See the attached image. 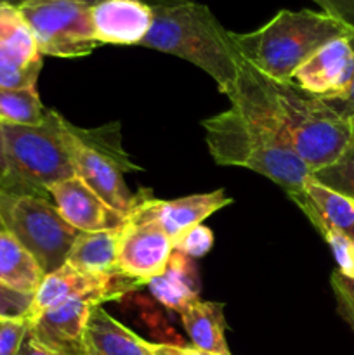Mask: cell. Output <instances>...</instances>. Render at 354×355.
I'll list each match as a JSON object with an SVG mask.
<instances>
[{
  "mask_svg": "<svg viewBox=\"0 0 354 355\" xmlns=\"http://www.w3.org/2000/svg\"><path fill=\"white\" fill-rule=\"evenodd\" d=\"M228 99L239 113L273 128L312 173L337 162L354 142L353 123L325 101L266 78L246 62Z\"/></svg>",
  "mask_w": 354,
  "mask_h": 355,
  "instance_id": "1",
  "label": "cell"
},
{
  "mask_svg": "<svg viewBox=\"0 0 354 355\" xmlns=\"http://www.w3.org/2000/svg\"><path fill=\"white\" fill-rule=\"evenodd\" d=\"M141 47L191 62L207 73L226 97L235 89L245 64L231 31L219 23L207 6L194 0L153 6L151 30Z\"/></svg>",
  "mask_w": 354,
  "mask_h": 355,
  "instance_id": "2",
  "label": "cell"
},
{
  "mask_svg": "<svg viewBox=\"0 0 354 355\" xmlns=\"http://www.w3.org/2000/svg\"><path fill=\"white\" fill-rule=\"evenodd\" d=\"M353 33V26L323 10L285 9L259 30L231 35L246 64L266 78L290 83L295 71L316 51Z\"/></svg>",
  "mask_w": 354,
  "mask_h": 355,
  "instance_id": "3",
  "label": "cell"
},
{
  "mask_svg": "<svg viewBox=\"0 0 354 355\" xmlns=\"http://www.w3.org/2000/svg\"><path fill=\"white\" fill-rule=\"evenodd\" d=\"M201 127L217 165L253 170L283 187L287 194L301 191L312 179L311 168L273 128L236 107L207 118Z\"/></svg>",
  "mask_w": 354,
  "mask_h": 355,
  "instance_id": "4",
  "label": "cell"
},
{
  "mask_svg": "<svg viewBox=\"0 0 354 355\" xmlns=\"http://www.w3.org/2000/svg\"><path fill=\"white\" fill-rule=\"evenodd\" d=\"M65 118L47 110L38 125L3 123V142L12 193L49 198V189L75 177L65 142Z\"/></svg>",
  "mask_w": 354,
  "mask_h": 355,
  "instance_id": "5",
  "label": "cell"
},
{
  "mask_svg": "<svg viewBox=\"0 0 354 355\" xmlns=\"http://www.w3.org/2000/svg\"><path fill=\"white\" fill-rule=\"evenodd\" d=\"M65 142L75 175L87 184L113 210L128 215L148 191L134 194L125 173L139 170L121 146L120 125L80 128L65 121Z\"/></svg>",
  "mask_w": 354,
  "mask_h": 355,
  "instance_id": "6",
  "label": "cell"
},
{
  "mask_svg": "<svg viewBox=\"0 0 354 355\" xmlns=\"http://www.w3.org/2000/svg\"><path fill=\"white\" fill-rule=\"evenodd\" d=\"M0 217L7 232L33 255L45 274L65 263L80 232L61 217L49 198L0 191Z\"/></svg>",
  "mask_w": 354,
  "mask_h": 355,
  "instance_id": "7",
  "label": "cell"
},
{
  "mask_svg": "<svg viewBox=\"0 0 354 355\" xmlns=\"http://www.w3.org/2000/svg\"><path fill=\"white\" fill-rule=\"evenodd\" d=\"M17 9L30 26L42 55L83 58L99 47L90 21V3L82 0H30Z\"/></svg>",
  "mask_w": 354,
  "mask_h": 355,
  "instance_id": "8",
  "label": "cell"
},
{
  "mask_svg": "<svg viewBox=\"0 0 354 355\" xmlns=\"http://www.w3.org/2000/svg\"><path fill=\"white\" fill-rule=\"evenodd\" d=\"M148 196L149 191L121 224L117 259L118 270L141 286L165 270L174 252L172 239L144 208Z\"/></svg>",
  "mask_w": 354,
  "mask_h": 355,
  "instance_id": "9",
  "label": "cell"
},
{
  "mask_svg": "<svg viewBox=\"0 0 354 355\" xmlns=\"http://www.w3.org/2000/svg\"><path fill=\"white\" fill-rule=\"evenodd\" d=\"M139 286L141 284L125 277L121 272L90 274L65 262L61 267L44 276L40 286L33 293L26 321L31 324L38 315L66 302L85 300L101 305L104 302L118 300Z\"/></svg>",
  "mask_w": 354,
  "mask_h": 355,
  "instance_id": "10",
  "label": "cell"
},
{
  "mask_svg": "<svg viewBox=\"0 0 354 355\" xmlns=\"http://www.w3.org/2000/svg\"><path fill=\"white\" fill-rule=\"evenodd\" d=\"M42 58L19 9L0 3V87L30 89L37 85Z\"/></svg>",
  "mask_w": 354,
  "mask_h": 355,
  "instance_id": "11",
  "label": "cell"
},
{
  "mask_svg": "<svg viewBox=\"0 0 354 355\" xmlns=\"http://www.w3.org/2000/svg\"><path fill=\"white\" fill-rule=\"evenodd\" d=\"M354 76V49L349 37L335 38L316 51L295 71L292 85L321 101L342 96Z\"/></svg>",
  "mask_w": 354,
  "mask_h": 355,
  "instance_id": "12",
  "label": "cell"
},
{
  "mask_svg": "<svg viewBox=\"0 0 354 355\" xmlns=\"http://www.w3.org/2000/svg\"><path fill=\"white\" fill-rule=\"evenodd\" d=\"M61 217L78 232H96L120 227L127 215L104 203L78 177L61 180L49 189Z\"/></svg>",
  "mask_w": 354,
  "mask_h": 355,
  "instance_id": "13",
  "label": "cell"
},
{
  "mask_svg": "<svg viewBox=\"0 0 354 355\" xmlns=\"http://www.w3.org/2000/svg\"><path fill=\"white\" fill-rule=\"evenodd\" d=\"M99 45H141L153 24V6L144 0H99L90 6Z\"/></svg>",
  "mask_w": 354,
  "mask_h": 355,
  "instance_id": "14",
  "label": "cell"
},
{
  "mask_svg": "<svg viewBox=\"0 0 354 355\" xmlns=\"http://www.w3.org/2000/svg\"><path fill=\"white\" fill-rule=\"evenodd\" d=\"M231 201V198L226 196L222 189L212 191V193L191 194V196L177 198V200L170 201L155 200L149 194L144 200V208L162 225V229L172 239L174 248H176L177 243L191 229L200 225L212 214L228 207Z\"/></svg>",
  "mask_w": 354,
  "mask_h": 355,
  "instance_id": "15",
  "label": "cell"
},
{
  "mask_svg": "<svg viewBox=\"0 0 354 355\" xmlns=\"http://www.w3.org/2000/svg\"><path fill=\"white\" fill-rule=\"evenodd\" d=\"M90 304L85 300L66 302L38 315L30 324V335L40 345L65 355H85L83 335Z\"/></svg>",
  "mask_w": 354,
  "mask_h": 355,
  "instance_id": "16",
  "label": "cell"
},
{
  "mask_svg": "<svg viewBox=\"0 0 354 355\" xmlns=\"http://www.w3.org/2000/svg\"><path fill=\"white\" fill-rule=\"evenodd\" d=\"M288 196L304 211L319 234L335 232L354 241V205L349 198L321 186L314 179Z\"/></svg>",
  "mask_w": 354,
  "mask_h": 355,
  "instance_id": "17",
  "label": "cell"
},
{
  "mask_svg": "<svg viewBox=\"0 0 354 355\" xmlns=\"http://www.w3.org/2000/svg\"><path fill=\"white\" fill-rule=\"evenodd\" d=\"M85 355H155L156 343L135 335L111 318L103 305H92L83 335Z\"/></svg>",
  "mask_w": 354,
  "mask_h": 355,
  "instance_id": "18",
  "label": "cell"
},
{
  "mask_svg": "<svg viewBox=\"0 0 354 355\" xmlns=\"http://www.w3.org/2000/svg\"><path fill=\"white\" fill-rule=\"evenodd\" d=\"M153 297L172 311L180 312L200 300V279L193 259L174 250L165 270L148 283Z\"/></svg>",
  "mask_w": 354,
  "mask_h": 355,
  "instance_id": "19",
  "label": "cell"
},
{
  "mask_svg": "<svg viewBox=\"0 0 354 355\" xmlns=\"http://www.w3.org/2000/svg\"><path fill=\"white\" fill-rule=\"evenodd\" d=\"M179 315L193 349L212 355H231L226 342L224 304L196 300Z\"/></svg>",
  "mask_w": 354,
  "mask_h": 355,
  "instance_id": "20",
  "label": "cell"
},
{
  "mask_svg": "<svg viewBox=\"0 0 354 355\" xmlns=\"http://www.w3.org/2000/svg\"><path fill=\"white\" fill-rule=\"evenodd\" d=\"M120 227L96 232H80L65 262L90 274H118Z\"/></svg>",
  "mask_w": 354,
  "mask_h": 355,
  "instance_id": "21",
  "label": "cell"
},
{
  "mask_svg": "<svg viewBox=\"0 0 354 355\" xmlns=\"http://www.w3.org/2000/svg\"><path fill=\"white\" fill-rule=\"evenodd\" d=\"M45 272L30 252L10 232L0 231V283L33 295Z\"/></svg>",
  "mask_w": 354,
  "mask_h": 355,
  "instance_id": "22",
  "label": "cell"
},
{
  "mask_svg": "<svg viewBox=\"0 0 354 355\" xmlns=\"http://www.w3.org/2000/svg\"><path fill=\"white\" fill-rule=\"evenodd\" d=\"M47 107L42 104L37 87L2 89L0 87V121L7 125H38L44 121Z\"/></svg>",
  "mask_w": 354,
  "mask_h": 355,
  "instance_id": "23",
  "label": "cell"
},
{
  "mask_svg": "<svg viewBox=\"0 0 354 355\" xmlns=\"http://www.w3.org/2000/svg\"><path fill=\"white\" fill-rule=\"evenodd\" d=\"M312 179L354 201V142L337 162L312 173Z\"/></svg>",
  "mask_w": 354,
  "mask_h": 355,
  "instance_id": "24",
  "label": "cell"
},
{
  "mask_svg": "<svg viewBox=\"0 0 354 355\" xmlns=\"http://www.w3.org/2000/svg\"><path fill=\"white\" fill-rule=\"evenodd\" d=\"M33 295L21 293L0 283V319L3 321H26Z\"/></svg>",
  "mask_w": 354,
  "mask_h": 355,
  "instance_id": "25",
  "label": "cell"
},
{
  "mask_svg": "<svg viewBox=\"0 0 354 355\" xmlns=\"http://www.w3.org/2000/svg\"><path fill=\"white\" fill-rule=\"evenodd\" d=\"M326 243H328L330 250H332L335 262L339 266V272L342 276L349 277L354 281V241L346 238L342 234H335V232H328L323 236Z\"/></svg>",
  "mask_w": 354,
  "mask_h": 355,
  "instance_id": "26",
  "label": "cell"
},
{
  "mask_svg": "<svg viewBox=\"0 0 354 355\" xmlns=\"http://www.w3.org/2000/svg\"><path fill=\"white\" fill-rule=\"evenodd\" d=\"M330 284H332L333 295L337 298L340 315L354 329V281L335 270L330 277Z\"/></svg>",
  "mask_w": 354,
  "mask_h": 355,
  "instance_id": "27",
  "label": "cell"
},
{
  "mask_svg": "<svg viewBox=\"0 0 354 355\" xmlns=\"http://www.w3.org/2000/svg\"><path fill=\"white\" fill-rule=\"evenodd\" d=\"M212 245H214V234L208 227H205L203 224L196 225L194 229H191L183 239L176 245L177 252H183L184 255H187L189 259H200V257L207 255L210 252Z\"/></svg>",
  "mask_w": 354,
  "mask_h": 355,
  "instance_id": "28",
  "label": "cell"
},
{
  "mask_svg": "<svg viewBox=\"0 0 354 355\" xmlns=\"http://www.w3.org/2000/svg\"><path fill=\"white\" fill-rule=\"evenodd\" d=\"M30 331L28 321H6L0 328V355H17Z\"/></svg>",
  "mask_w": 354,
  "mask_h": 355,
  "instance_id": "29",
  "label": "cell"
},
{
  "mask_svg": "<svg viewBox=\"0 0 354 355\" xmlns=\"http://www.w3.org/2000/svg\"><path fill=\"white\" fill-rule=\"evenodd\" d=\"M318 6L323 12L332 14L354 28V0H318Z\"/></svg>",
  "mask_w": 354,
  "mask_h": 355,
  "instance_id": "30",
  "label": "cell"
},
{
  "mask_svg": "<svg viewBox=\"0 0 354 355\" xmlns=\"http://www.w3.org/2000/svg\"><path fill=\"white\" fill-rule=\"evenodd\" d=\"M349 42L354 49V33L349 37ZM325 103L328 104L332 110H335L340 116H344L346 120L353 121L354 120V76H353V82H351V85L347 87V90L342 94V96L337 97V99H333V101H325Z\"/></svg>",
  "mask_w": 354,
  "mask_h": 355,
  "instance_id": "31",
  "label": "cell"
},
{
  "mask_svg": "<svg viewBox=\"0 0 354 355\" xmlns=\"http://www.w3.org/2000/svg\"><path fill=\"white\" fill-rule=\"evenodd\" d=\"M0 191L12 193V180H10L9 163L6 156V142H3V123L0 121Z\"/></svg>",
  "mask_w": 354,
  "mask_h": 355,
  "instance_id": "32",
  "label": "cell"
},
{
  "mask_svg": "<svg viewBox=\"0 0 354 355\" xmlns=\"http://www.w3.org/2000/svg\"><path fill=\"white\" fill-rule=\"evenodd\" d=\"M17 355H65V354L54 352V350L47 349V347H44V345H40V343H38L37 340H35L33 336L30 335V331H28L26 338H24L23 345H21L19 354H17Z\"/></svg>",
  "mask_w": 354,
  "mask_h": 355,
  "instance_id": "33",
  "label": "cell"
},
{
  "mask_svg": "<svg viewBox=\"0 0 354 355\" xmlns=\"http://www.w3.org/2000/svg\"><path fill=\"white\" fill-rule=\"evenodd\" d=\"M155 355H212L200 352L196 349H186V347H174V345H156Z\"/></svg>",
  "mask_w": 354,
  "mask_h": 355,
  "instance_id": "34",
  "label": "cell"
},
{
  "mask_svg": "<svg viewBox=\"0 0 354 355\" xmlns=\"http://www.w3.org/2000/svg\"><path fill=\"white\" fill-rule=\"evenodd\" d=\"M24 2H30V0H0V3H9V6H14V7H19L21 3ZM82 2L90 3V6H92V3L99 2V0H82Z\"/></svg>",
  "mask_w": 354,
  "mask_h": 355,
  "instance_id": "35",
  "label": "cell"
},
{
  "mask_svg": "<svg viewBox=\"0 0 354 355\" xmlns=\"http://www.w3.org/2000/svg\"><path fill=\"white\" fill-rule=\"evenodd\" d=\"M144 2L151 3V6H156V3H163V6H167V3H180V2H193V0H144ZM311 2L318 3V0H311Z\"/></svg>",
  "mask_w": 354,
  "mask_h": 355,
  "instance_id": "36",
  "label": "cell"
},
{
  "mask_svg": "<svg viewBox=\"0 0 354 355\" xmlns=\"http://www.w3.org/2000/svg\"><path fill=\"white\" fill-rule=\"evenodd\" d=\"M0 231H6V227H3V222H2V217H0Z\"/></svg>",
  "mask_w": 354,
  "mask_h": 355,
  "instance_id": "37",
  "label": "cell"
},
{
  "mask_svg": "<svg viewBox=\"0 0 354 355\" xmlns=\"http://www.w3.org/2000/svg\"><path fill=\"white\" fill-rule=\"evenodd\" d=\"M3 322H6V321H3V319H0V328H2V324H3Z\"/></svg>",
  "mask_w": 354,
  "mask_h": 355,
  "instance_id": "38",
  "label": "cell"
},
{
  "mask_svg": "<svg viewBox=\"0 0 354 355\" xmlns=\"http://www.w3.org/2000/svg\"><path fill=\"white\" fill-rule=\"evenodd\" d=\"M351 123H353V128H354V120H353V121H351Z\"/></svg>",
  "mask_w": 354,
  "mask_h": 355,
  "instance_id": "39",
  "label": "cell"
},
{
  "mask_svg": "<svg viewBox=\"0 0 354 355\" xmlns=\"http://www.w3.org/2000/svg\"><path fill=\"white\" fill-rule=\"evenodd\" d=\"M351 201H353V200H351ZM353 205H354V201H353Z\"/></svg>",
  "mask_w": 354,
  "mask_h": 355,
  "instance_id": "40",
  "label": "cell"
}]
</instances>
